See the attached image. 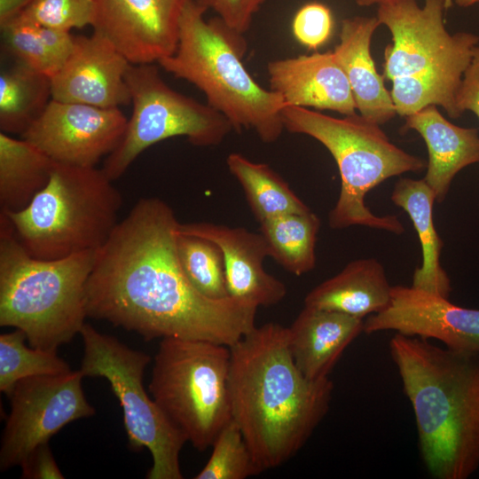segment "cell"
I'll use <instances>...</instances> for the list:
<instances>
[{
	"instance_id": "6da1fadb",
	"label": "cell",
	"mask_w": 479,
	"mask_h": 479,
	"mask_svg": "<svg viewBox=\"0 0 479 479\" xmlns=\"http://www.w3.org/2000/svg\"><path fill=\"white\" fill-rule=\"evenodd\" d=\"M179 222L157 197L139 199L97 253L85 289L87 317L141 335L232 346L255 326L257 307L210 299L179 263Z\"/></svg>"
},
{
	"instance_id": "7a4b0ae2",
	"label": "cell",
	"mask_w": 479,
	"mask_h": 479,
	"mask_svg": "<svg viewBox=\"0 0 479 479\" xmlns=\"http://www.w3.org/2000/svg\"><path fill=\"white\" fill-rule=\"evenodd\" d=\"M230 351L232 420L260 470L276 468L296 455L325 418L334 383L302 373L287 327L277 323L255 326Z\"/></svg>"
},
{
	"instance_id": "3957f363",
	"label": "cell",
	"mask_w": 479,
	"mask_h": 479,
	"mask_svg": "<svg viewBox=\"0 0 479 479\" xmlns=\"http://www.w3.org/2000/svg\"><path fill=\"white\" fill-rule=\"evenodd\" d=\"M389 349L413 411L427 471L435 479L470 477L479 468V351L396 333Z\"/></svg>"
},
{
	"instance_id": "277c9868",
	"label": "cell",
	"mask_w": 479,
	"mask_h": 479,
	"mask_svg": "<svg viewBox=\"0 0 479 479\" xmlns=\"http://www.w3.org/2000/svg\"><path fill=\"white\" fill-rule=\"evenodd\" d=\"M207 11L196 0L188 3L180 20L177 46L158 61L159 66L196 86L207 104L236 132L251 130L264 143L277 141L285 130L284 99L261 86L244 66L247 48L244 34L217 16L206 20Z\"/></svg>"
},
{
	"instance_id": "5b68a950",
	"label": "cell",
	"mask_w": 479,
	"mask_h": 479,
	"mask_svg": "<svg viewBox=\"0 0 479 479\" xmlns=\"http://www.w3.org/2000/svg\"><path fill=\"white\" fill-rule=\"evenodd\" d=\"M448 0H392L378 5L377 18L389 30L384 51L383 77L392 82L397 114L406 117L423 107L442 106L459 118L456 96L479 36L451 35L444 27Z\"/></svg>"
},
{
	"instance_id": "8992f818",
	"label": "cell",
	"mask_w": 479,
	"mask_h": 479,
	"mask_svg": "<svg viewBox=\"0 0 479 479\" xmlns=\"http://www.w3.org/2000/svg\"><path fill=\"white\" fill-rule=\"evenodd\" d=\"M97 253L35 258L0 211V326L21 330L34 348L57 350L69 342L85 323V289Z\"/></svg>"
},
{
	"instance_id": "52a82bcc",
	"label": "cell",
	"mask_w": 479,
	"mask_h": 479,
	"mask_svg": "<svg viewBox=\"0 0 479 479\" xmlns=\"http://www.w3.org/2000/svg\"><path fill=\"white\" fill-rule=\"evenodd\" d=\"M281 117L285 130L318 140L337 164L341 189L328 216L332 229L361 225L395 234L404 232L397 216L373 214L365 198L388 178L422 170V159L397 146L379 124L361 114L336 118L306 107L286 106Z\"/></svg>"
},
{
	"instance_id": "ba28073f",
	"label": "cell",
	"mask_w": 479,
	"mask_h": 479,
	"mask_svg": "<svg viewBox=\"0 0 479 479\" xmlns=\"http://www.w3.org/2000/svg\"><path fill=\"white\" fill-rule=\"evenodd\" d=\"M113 182L102 169L54 162L49 183L30 204L4 213L35 258L55 260L98 250L119 223L122 198Z\"/></svg>"
},
{
	"instance_id": "9c48e42d",
	"label": "cell",
	"mask_w": 479,
	"mask_h": 479,
	"mask_svg": "<svg viewBox=\"0 0 479 479\" xmlns=\"http://www.w3.org/2000/svg\"><path fill=\"white\" fill-rule=\"evenodd\" d=\"M230 347L163 338L153 358L149 392L171 423L199 451L212 445L232 420Z\"/></svg>"
},
{
	"instance_id": "30bf717a",
	"label": "cell",
	"mask_w": 479,
	"mask_h": 479,
	"mask_svg": "<svg viewBox=\"0 0 479 479\" xmlns=\"http://www.w3.org/2000/svg\"><path fill=\"white\" fill-rule=\"evenodd\" d=\"M80 334L83 356L79 371L83 377L106 379L122 409L130 447L148 449L153 466L148 479H182L180 452L185 436L167 418L143 385L151 357L115 337L84 323Z\"/></svg>"
},
{
	"instance_id": "8fae6325",
	"label": "cell",
	"mask_w": 479,
	"mask_h": 479,
	"mask_svg": "<svg viewBox=\"0 0 479 479\" xmlns=\"http://www.w3.org/2000/svg\"><path fill=\"white\" fill-rule=\"evenodd\" d=\"M126 82L132 113L121 142L102 168L113 181L145 150L161 141L185 137L196 146H215L233 130L229 121L207 103L169 87L153 64H130Z\"/></svg>"
},
{
	"instance_id": "7c38bea8",
	"label": "cell",
	"mask_w": 479,
	"mask_h": 479,
	"mask_svg": "<svg viewBox=\"0 0 479 479\" xmlns=\"http://www.w3.org/2000/svg\"><path fill=\"white\" fill-rule=\"evenodd\" d=\"M82 378L79 370H71L16 383L7 396L11 410L1 439V471L20 466L67 424L95 414L84 395Z\"/></svg>"
},
{
	"instance_id": "4fadbf2b",
	"label": "cell",
	"mask_w": 479,
	"mask_h": 479,
	"mask_svg": "<svg viewBox=\"0 0 479 479\" xmlns=\"http://www.w3.org/2000/svg\"><path fill=\"white\" fill-rule=\"evenodd\" d=\"M128 119L120 108L51 99L20 136L54 162L96 167L119 145Z\"/></svg>"
},
{
	"instance_id": "5bb4252c",
	"label": "cell",
	"mask_w": 479,
	"mask_h": 479,
	"mask_svg": "<svg viewBox=\"0 0 479 479\" xmlns=\"http://www.w3.org/2000/svg\"><path fill=\"white\" fill-rule=\"evenodd\" d=\"M384 331L436 340L457 351H479V310L412 286H392L389 305L364 321L366 334Z\"/></svg>"
},
{
	"instance_id": "9a60e30c",
	"label": "cell",
	"mask_w": 479,
	"mask_h": 479,
	"mask_svg": "<svg viewBox=\"0 0 479 479\" xmlns=\"http://www.w3.org/2000/svg\"><path fill=\"white\" fill-rule=\"evenodd\" d=\"M192 0H92L93 32L134 65L158 63L178 43L182 14Z\"/></svg>"
},
{
	"instance_id": "2e32d148",
	"label": "cell",
	"mask_w": 479,
	"mask_h": 479,
	"mask_svg": "<svg viewBox=\"0 0 479 479\" xmlns=\"http://www.w3.org/2000/svg\"><path fill=\"white\" fill-rule=\"evenodd\" d=\"M126 57L105 36H75L72 53L51 77V98L104 108L130 104Z\"/></svg>"
},
{
	"instance_id": "e0dca14e",
	"label": "cell",
	"mask_w": 479,
	"mask_h": 479,
	"mask_svg": "<svg viewBox=\"0 0 479 479\" xmlns=\"http://www.w3.org/2000/svg\"><path fill=\"white\" fill-rule=\"evenodd\" d=\"M178 232L205 238L221 248L230 296L257 308L275 305L286 296L284 283L264 270L269 249L261 232L210 222L180 223Z\"/></svg>"
},
{
	"instance_id": "ac0fdd59",
	"label": "cell",
	"mask_w": 479,
	"mask_h": 479,
	"mask_svg": "<svg viewBox=\"0 0 479 479\" xmlns=\"http://www.w3.org/2000/svg\"><path fill=\"white\" fill-rule=\"evenodd\" d=\"M267 73L270 89L287 106L356 114L348 78L334 51L273 59L267 64Z\"/></svg>"
},
{
	"instance_id": "d6986e66",
	"label": "cell",
	"mask_w": 479,
	"mask_h": 479,
	"mask_svg": "<svg viewBox=\"0 0 479 479\" xmlns=\"http://www.w3.org/2000/svg\"><path fill=\"white\" fill-rule=\"evenodd\" d=\"M363 328L361 318L304 306L287 327L288 347L295 365L310 380L329 377Z\"/></svg>"
},
{
	"instance_id": "ffe728a7",
	"label": "cell",
	"mask_w": 479,
	"mask_h": 479,
	"mask_svg": "<svg viewBox=\"0 0 479 479\" xmlns=\"http://www.w3.org/2000/svg\"><path fill=\"white\" fill-rule=\"evenodd\" d=\"M380 25L376 16L342 20L340 43L333 51L348 78L359 114L381 125L397 112L371 54L372 37Z\"/></svg>"
},
{
	"instance_id": "44dd1931",
	"label": "cell",
	"mask_w": 479,
	"mask_h": 479,
	"mask_svg": "<svg viewBox=\"0 0 479 479\" xmlns=\"http://www.w3.org/2000/svg\"><path fill=\"white\" fill-rule=\"evenodd\" d=\"M405 118L404 130H412L424 139L428 161L424 181L442 202L456 174L479 162V132L475 128L457 126L429 105Z\"/></svg>"
},
{
	"instance_id": "7402d4cb",
	"label": "cell",
	"mask_w": 479,
	"mask_h": 479,
	"mask_svg": "<svg viewBox=\"0 0 479 479\" xmlns=\"http://www.w3.org/2000/svg\"><path fill=\"white\" fill-rule=\"evenodd\" d=\"M391 289L385 269L377 259H357L312 288L304 298V306L363 319L389 305Z\"/></svg>"
},
{
	"instance_id": "603a6c76",
	"label": "cell",
	"mask_w": 479,
	"mask_h": 479,
	"mask_svg": "<svg viewBox=\"0 0 479 479\" xmlns=\"http://www.w3.org/2000/svg\"><path fill=\"white\" fill-rule=\"evenodd\" d=\"M390 199L408 214L421 247L422 263L414 271L412 286L449 297L451 281L440 263L443 241L434 224V192L423 178L401 177Z\"/></svg>"
},
{
	"instance_id": "cb8c5ba5",
	"label": "cell",
	"mask_w": 479,
	"mask_h": 479,
	"mask_svg": "<svg viewBox=\"0 0 479 479\" xmlns=\"http://www.w3.org/2000/svg\"><path fill=\"white\" fill-rule=\"evenodd\" d=\"M54 161L24 138L0 132V211L27 208L49 183Z\"/></svg>"
},
{
	"instance_id": "d4e9b609",
	"label": "cell",
	"mask_w": 479,
	"mask_h": 479,
	"mask_svg": "<svg viewBox=\"0 0 479 479\" xmlns=\"http://www.w3.org/2000/svg\"><path fill=\"white\" fill-rule=\"evenodd\" d=\"M231 174L240 184L252 213L261 224L271 218L310 209L268 164L232 153L226 159Z\"/></svg>"
},
{
	"instance_id": "484cf974",
	"label": "cell",
	"mask_w": 479,
	"mask_h": 479,
	"mask_svg": "<svg viewBox=\"0 0 479 479\" xmlns=\"http://www.w3.org/2000/svg\"><path fill=\"white\" fill-rule=\"evenodd\" d=\"M51 99V77L15 62L0 74V129L20 136Z\"/></svg>"
},
{
	"instance_id": "4316f807",
	"label": "cell",
	"mask_w": 479,
	"mask_h": 479,
	"mask_svg": "<svg viewBox=\"0 0 479 479\" xmlns=\"http://www.w3.org/2000/svg\"><path fill=\"white\" fill-rule=\"evenodd\" d=\"M319 228V218L310 210L264 221L260 232L267 243L269 256L287 271L301 276L315 267Z\"/></svg>"
},
{
	"instance_id": "83f0119b",
	"label": "cell",
	"mask_w": 479,
	"mask_h": 479,
	"mask_svg": "<svg viewBox=\"0 0 479 479\" xmlns=\"http://www.w3.org/2000/svg\"><path fill=\"white\" fill-rule=\"evenodd\" d=\"M26 341L20 329L0 335V391L6 396L23 379L71 371L57 350L27 347Z\"/></svg>"
},
{
	"instance_id": "f1b7e54d",
	"label": "cell",
	"mask_w": 479,
	"mask_h": 479,
	"mask_svg": "<svg viewBox=\"0 0 479 479\" xmlns=\"http://www.w3.org/2000/svg\"><path fill=\"white\" fill-rule=\"evenodd\" d=\"M177 251L186 278L200 294L216 300L230 296L224 255L215 242L178 232Z\"/></svg>"
},
{
	"instance_id": "f546056e",
	"label": "cell",
	"mask_w": 479,
	"mask_h": 479,
	"mask_svg": "<svg viewBox=\"0 0 479 479\" xmlns=\"http://www.w3.org/2000/svg\"><path fill=\"white\" fill-rule=\"evenodd\" d=\"M211 446V455L195 479H246L262 473L232 420L223 428Z\"/></svg>"
},
{
	"instance_id": "4dcf8cb0",
	"label": "cell",
	"mask_w": 479,
	"mask_h": 479,
	"mask_svg": "<svg viewBox=\"0 0 479 479\" xmlns=\"http://www.w3.org/2000/svg\"><path fill=\"white\" fill-rule=\"evenodd\" d=\"M14 19L70 32L92 26L94 4L92 0H34Z\"/></svg>"
},
{
	"instance_id": "1f68e13d",
	"label": "cell",
	"mask_w": 479,
	"mask_h": 479,
	"mask_svg": "<svg viewBox=\"0 0 479 479\" xmlns=\"http://www.w3.org/2000/svg\"><path fill=\"white\" fill-rule=\"evenodd\" d=\"M5 50L17 62L50 77L59 67L45 46L38 26L13 19L0 26Z\"/></svg>"
},
{
	"instance_id": "d6a6232c",
	"label": "cell",
	"mask_w": 479,
	"mask_h": 479,
	"mask_svg": "<svg viewBox=\"0 0 479 479\" xmlns=\"http://www.w3.org/2000/svg\"><path fill=\"white\" fill-rule=\"evenodd\" d=\"M334 17L331 10L321 3L302 5L294 16L292 32L294 38L309 49H317L331 36Z\"/></svg>"
},
{
	"instance_id": "836d02e7",
	"label": "cell",
	"mask_w": 479,
	"mask_h": 479,
	"mask_svg": "<svg viewBox=\"0 0 479 479\" xmlns=\"http://www.w3.org/2000/svg\"><path fill=\"white\" fill-rule=\"evenodd\" d=\"M216 13L228 27L245 34L266 0H196Z\"/></svg>"
},
{
	"instance_id": "e575fe53",
	"label": "cell",
	"mask_w": 479,
	"mask_h": 479,
	"mask_svg": "<svg viewBox=\"0 0 479 479\" xmlns=\"http://www.w3.org/2000/svg\"><path fill=\"white\" fill-rule=\"evenodd\" d=\"M21 477L26 479H63L48 444L35 449L20 464Z\"/></svg>"
},
{
	"instance_id": "d590c367",
	"label": "cell",
	"mask_w": 479,
	"mask_h": 479,
	"mask_svg": "<svg viewBox=\"0 0 479 479\" xmlns=\"http://www.w3.org/2000/svg\"><path fill=\"white\" fill-rule=\"evenodd\" d=\"M459 113L473 112L479 119V46L475 50L469 65L464 72L456 96Z\"/></svg>"
},
{
	"instance_id": "8d00e7d4",
	"label": "cell",
	"mask_w": 479,
	"mask_h": 479,
	"mask_svg": "<svg viewBox=\"0 0 479 479\" xmlns=\"http://www.w3.org/2000/svg\"><path fill=\"white\" fill-rule=\"evenodd\" d=\"M34 0H0V26L14 19Z\"/></svg>"
},
{
	"instance_id": "74e56055",
	"label": "cell",
	"mask_w": 479,
	"mask_h": 479,
	"mask_svg": "<svg viewBox=\"0 0 479 479\" xmlns=\"http://www.w3.org/2000/svg\"><path fill=\"white\" fill-rule=\"evenodd\" d=\"M392 0H356V3L359 6H371L373 4H382Z\"/></svg>"
},
{
	"instance_id": "f35d334b",
	"label": "cell",
	"mask_w": 479,
	"mask_h": 479,
	"mask_svg": "<svg viewBox=\"0 0 479 479\" xmlns=\"http://www.w3.org/2000/svg\"><path fill=\"white\" fill-rule=\"evenodd\" d=\"M452 2L459 7H469L479 3V0H452Z\"/></svg>"
},
{
	"instance_id": "ab89813d",
	"label": "cell",
	"mask_w": 479,
	"mask_h": 479,
	"mask_svg": "<svg viewBox=\"0 0 479 479\" xmlns=\"http://www.w3.org/2000/svg\"><path fill=\"white\" fill-rule=\"evenodd\" d=\"M448 1H449V3H450L451 4L453 3L452 0H448Z\"/></svg>"
}]
</instances>
